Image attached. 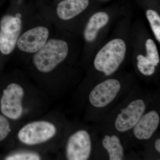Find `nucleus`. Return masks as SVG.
<instances>
[{"label":"nucleus","mask_w":160,"mask_h":160,"mask_svg":"<svg viewBox=\"0 0 160 160\" xmlns=\"http://www.w3.org/2000/svg\"><path fill=\"white\" fill-rule=\"evenodd\" d=\"M159 123V115L155 110L143 115L133 127L135 137L139 140L149 139L156 131Z\"/></svg>","instance_id":"10"},{"label":"nucleus","mask_w":160,"mask_h":160,"mask_svg":"<svg viewBox=\"0 0 160 160\" xmlns=\"http://www.w3.org/2000/svg\"><path fill=\"white\" fill-rule=\"evenodd\" d=\"M56 131V128L52 123L46 121H36L27 124L20 129L18 138L26 145H38L53 137Z\"/></svg>","instance_id":"3"},{"label":"nucleus","mask_w":160,"mask_h":160,"mask_svg":"<svg viewBox=\"0 0 160 160\" xmlns=\"http://www.w3.org/2000/svg\"><path fill=\"white\" fill-rule=\"evenodd\" d=\"M138 68L140 72L146 76H151L155 71V66L146 57L139 55L137 57Z\"/></svg>","instance_id":"14"},{"label":"nucleus","mask_w":160,"mask_h":160,"mask_svg":"<svg viewBox=\"0 0 160 160\" xmlns=\"http://www.w3.org/2000/svg\"><path fill=\"white\" fill-rule=\"evenodd\" d=\"M155 147L157 151L158 152H160V138L158 139L155 142Z\"/></svg>","instance_id":"19"},{"label":"nucleus","mask_w":160,"mask_h":160,"mask_svg":"<svg viewBox=\"0 0 160 160\" xmlns=\"http://www.w3.org/2000/svg\"><path fill=\"white\" fill-rule=\"evenodd\" d=\"M22 29L20 18L7 15L0 22V51L5 55L10 54L17 43Z\"/></svg>","instance_id":"5"},{"label":"nucleus","mask_w":160,"mask_h":160,"mask_svg":"<svg viewBox=\"0 0 160 160\" xmlns=\"http://www.w3.org/2000/svg\"><path fill=\"white\" fill-rule=\"evenodd\" d=\"M103 147L108 152L110 160H122L123 148L120 140L116 135H106L102 140Z\"/></svg>","instance_id":"13"},{"label":"nucleus","mask_w":160,"mask_h":160,"mask_svg":"<svg viewBox=\"0 0 160 160\" xmlns=\"http://www.w3.org/2000/svg\"><path fill=\"white\" fill-rule=\"evenodd\" d=\"M145 110L146 105L143 100L132 101L118 115L115 122L116 128L121 132L132 129L142 116Z\"/></svg>","instance_id":"8"},{"label":"nucleus","mask_w":160,"mask_h":160,"mask_svg":"<svg viewBox=\"0 0 160 160\" xmlns=\"http://www.w3.org/2000/svg\"><path fill=\"white\" fill-rule=\"evenodd\" d=\"M146 16L149 23L155 36L159 42H160V17L156 12L149 10L146 12Z\"/></svg>","instance_id":"15"},{"label":"nucleus","mask_w":160,"mask_h":160,"mask_svg":"<svg viewBox=\"0 0 160 160\" xmlns=\"http://www.w3.org/2000/svg\"><path fill=\"white\" fill-rule=\"evenodd\" d=\"M109 20V16L106 12H100L93 14L89 19L84 32V37L86 41L89 42L94 41L98 31L106 26Z\"/></svg>","instance_id":"12"},{"label":"nucleus","mask_w":160,"mask_h":160,"mask_svg":"<svg viewBox=\"0 0 160 160\" xmlns=\"http://www.w3.org/2000/svg\"><path fill=\"white\" fill-rule=\"evenodd\" d=\"M10 132L9 122L4 116L0 114V142L5 139Z\"/></svg>","instance_id":"18"},{"label":"nucleus","mask_w":160,"mask_h":160,"mask_svg":"<svg viewBox=\"0 0 160 160\" xmlns=\"http://www.w3.org/2000/svg\"><path fill=\"white\" fill-rule=\"evenodd\" d=\"M89 0H64L58 5V16L63 20L73 18L88 7Z\"/></svg>","instance_id":"11"},{"label":"nucleus","mask_w":160,"mask_h":160,"mask_svg":"<svg viewBox=\"0 0 160 160\" xmlns=\"http://www.w3.org/2000/svg\"><path fill=\"white\" fill-rule=\"evenodd\" d=\"M90 136L86 130H79L72 135L66 146V153L69 160H87L91 154Z\"/></svg>","instance_id":"6"},{"label":"nucleus","mask_w":160,"mask_h":160,"mask_svg":"<svg viewBox=\"0 0 160 160\" xmlns=\"http://www.w3.org/2000/svg\"><path fill=\"white\" fill-rule=\"evenodd\" d=\"M49 35V30L43 26L29 29L19 38L17 43L18 48L24 52H36L46 42Z\"/></svg>","instance_id":"9"},{"label":"nucleus","mask_w":160,"mask_h":160,"mask_svg":"<svg viewBox=\"0 0 160 160\" xmlns=\"http://www.w3.org/2000/svg\"><path fill=\"white\" fill-rule=\"evenodd\" d=\"M121 88L118 80L109 79L95 86L89 95L91 105L97 108H102L115 98Z\"/></svg>","instance_id":"7"},{"label":"nucleus","mask_w":160,"mask_h":160,"mask_svg":"<svg viewBox=\"0 0 160 160\" xmlns=\"http://www.w3.org/2000/svg\"><path fill=\"white\" fill-rule=\"evenodd\" d=\"M68 52L69 47L65 41L52 39L37 52L33 56V64L38 70L47 73L62 62Z\"/></svg>","instance_id":"1"},{"label":"nucleus","mask_w":160,"mask_h":160,"mask_svg":"<svg viewBox=\"0 0 160 160\" xmlns=\"http://www.w3.org/2000/svg\"><path fill=\"white\" fill-rule=\"evenodd\" d=\"M24 95L22 87L17 83H11L3 91L0 101L2 113L12 120L19 118L23 113L22 101Z\"/></svg>","instance_id":"4"},{"label":"nucleus","mask_w":160,"mask_h":160,"mask_svg":"<svg viewBox=\"0 0 160 160\" xmlns=\"http://www.w3.org/2000/svg\"><path fill=\"white\" fill-rule=\"evenodd\" d=\"M126 51V43L121 39L111 40L97 54L94 66L107 76L114 73L122 62Z\"/></svg>","instance_id":"2"},{"label":"nucleus","mask_w":160,"mask_h":160,"mask_svg":"<svg viewBox=\"0 0 160 160\" xmlns=\"http://www.w3.org/2000/svg\"><path fill=\"white\" fill-rule=\"evenodd\" d=\"M7 160H39L41 159L39 155L34 152H18L10 155L5 159Z\"/></svg>","instance_id":"17"},{"label":"nucleus","mask_w":160,"mask_h":160,"mask_svg":"<svg viewBox=\"0 0 160 160\" xmlns=\"http://www.w3.org/2000/svg\"><path fill=\"white\" fill-rule=\"evenodd\" d=\"M146 46L147 50L146 58L153 63L155 66H157L159 63L160 58L155 43L153 40L149 39L146 41Z\"/></svg>","instance_id":"16"}]
</instances>
